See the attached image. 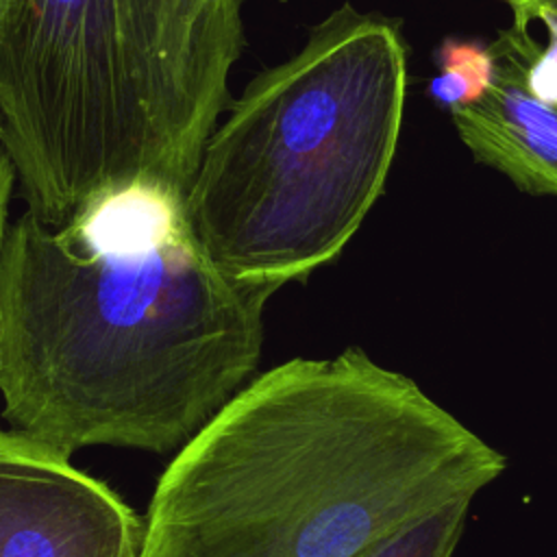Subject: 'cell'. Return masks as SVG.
Returning a JSON list of instances; mask_svg holds the SVG:
<instances>
[{
  "label": "cell",
  "instance_id": "obj_1",
  "mask_svg": "<svg viewBox=\"0 0 557 557\" xmlns=\"http://www.w3.org/2000/svg\"><path fill=\"white\" fill-rule=\"evenodd\" d=\"M187 191L139 176L0 239L2 418L67 457L176 453L250 379L278 292L224 272Z\"/></svg>",
  "mask_w": 557,
  "mask_h": 557
},
{
  "label": "cell",
  "instance_id": "obj_2",
  "mask_svg": "<svg viewBox=\"0 0 557 557\" xmlns=\"http://www.w3.org/2000/svg\"><path fill=\"white\" fill-rule=\"evenodd\" d=\"M507 457L348 346L250 379L157 481L137 557H355L479 496Z\"/></svg>",
  "mask_w": 557,
  "mask_h": 557
},
{
  "label": "cell",
  "instance_id": "obj_3",
  "mask_svg": "<svg viewBox=\"0 0 557 557\" xmlns=\"http://www.w3.org/2000/svg\"><path fill=\"white\" fill-rule=\"evenodd\" d=\"M242 0H0V144L65 222L139 176L189 189L228 100Z\"/></svg>",
  "mask_w": 557,
  "mask_h": 557
},
{
  "label": "cell",
  "instance_id": "obj_4",
  "mask_svg": "<svg viewBox=\"0 0 557 557\" xmlns=\"http://www.w3.org/2000/svg\"><path fill=\"white\" fill-rule=\"evenodd\" d=\"M407 91L396 26L342 4L209 135L187 213L231 276L285 287L333 261L385 187Z\"/></svg>",
  "mask_w": 557,
  "mask_h": 557
},
{
  "label": "cell",
  "instance_id": "obj_5",
  "mask_svg": "<svg viewBox=\"0 0 557 557\" xmlns=\"http://www.w3.org/2000/svg\"><path fill=\"white\" fill-rule=\"evenodd\" d=\"M141 516L70 457L0 426V557H137Z\"/></svg>",
  "mask_w": 557,
  "mask_h": 557
},
{
  "label": "cell",
  "instance_id": "obj_6",
  "mask_svg": "<svg viewBox=\"0 0 557 557\" xmlns=\"http://www.w3.org/2000/svg\"><path fill=\"white\" fill-rule=\"evenodd\" d=\"M540 44L511 24L490 46L494 74L472 104L453 109V122L474 159L496 168L522 191L557 196V102L537 98L529 67Z\"/></svg>",
  "mask_w": 557,
  "mask_h": 557
},
{
  "label": "cell",
  "instance_id": "obj_7",
  "mask_svg": "<svg viewBox=\"0 0 557 557\" xmlns=\"http://www.w3.org/2000/svg\"><path fill=\"white\" fill-rule=\"evenodd\" d=\"M470 498L453 500L422 516L355 557H453L466 529Z\"/></svg>",
  "mask_w": 557,
  "mask_h": 557
},
{
  "label": "cell",
  "instance_id": "obj_8",
  "mask_svg": "<svg viewBox=\"0 0 557 557\" xmlns=\"http://www.w3.org/2000/svg\"><path fill=\"white\" fill-rule=\"evenodd\" d=\"M440 74L431 81V96L453 109L476 102L490 87L494 61L490 48L476 41L446 39L437 52Z\"/></svg>",
  "mask_w": 557,
  "mask_h": 557
},
{
  "label": "cell",
  "instance_id": "obj_9",
  "mask_svg": "<svg viewBox=\"0 0 557 557\" xmlns=\"http://www.w3.org/2000/svg\"><path fill=\"white\" fill-rule=\"evenodd\" d=\"M548 30V46L537 50L531 67H529V87L531 91L548 102H557V7L544 9L537 15Z\"/></svg>",
  "mask_w": 557,
  "mask_h": 557
},
{
  "label": "cell",
  "instance_id": "obj_10",
  "mask_svg": "<svg viewBox=\"0 0 557 557\" xmlns=\"http://www.w3.org/2000/svg\"><path fill=\"white\" fill-rule=\"evenodd\" d=\"M507 4L513 11V24L520 28H529V24L537 20L544 9L557 7V0H507Z\"/></svg>",
  "mask_w": 557,
  "mask_h": 557
},
{
  "label": "cell",
  "instance_id": "obj_11",
  "mask_svg": "<svg viewBox=\"0 0 557 557\" xmlns=\"http://www.w3.org/2000/svg\"><path fill=\"white\" fill-rule=\"evenodd\" d=\"M15 187V172L11 161L7 159L4 152H0V239L4 235L7 228V213H9V200H11V191Z\"/></svg>",
  "mask_w": 557,
  "mask_h": 557
}]
</instances>
